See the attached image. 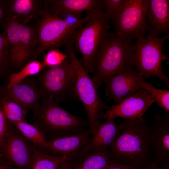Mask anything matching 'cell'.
<instances>
[{"mask_svg": "<svg viewBox=\"0 0 169 169\" xmlns=\"http://www.w3.org/2000/svg\"><path fill=\"white\" fill-rule=\"evenodd\" d=\"M139 169H169V163L164 162L159 164L152 161Z\"/></svg>", "mask_w": 169, "mask_h": 169, "instance_id": "1f68e13d", "label": "cell"}, {"mask_svg": "<svg viewBox=\"0 0 169 169\" xmlns=\"http://www.w3.org/2000/svg\"><path fill=\"white\" fill-rule=\"evenodd\" d=\"M65 45L66 54L71 60L75 70L76 94L79 101L82 102L85 108L92 135L100 122L98 117L100 112L103 110H110L112 106L106 105L100 98L98 87L77 58L74 46L69 39Z\"/></svg>", "mask_w": 169, "mask_h": 169, "instance_id": "52a82bcc", "label": "cell"}, {"mask_svg": "<svg viewBox=\"0 0 169 169\" xmlns=\"http://www.w3.org/2000/svg\"><path fill=\"white\" fill-rule=\"evenodd\" d=\"M123 1V0H103V13L107 20L111 19Z\"/></svg>", "mask_w": 169, "mask_h": 169, "instance_id": "f546056e", "label": "cell"}, {"mask_svg": "<svg viewBox=\"0 0 169 169\" xmlns=\"http://www.w3.org/2000/svg\"><path fill=\"white\" fill-rule=\"evenodd\" d=\"M132 41L115 32L101 42L93 59L91 73L98 88L111 77L135 67Z\"/></svg>", "mask_w": 169, "mask_h": 169, "instance_id": "7a4b0ae2", "label": "cell"}, {"mask_svg": "<svg viewBox=\"0 0 169 169\" xmlns=\"http://www.w3.org/2000/svg\"><path fill=\"white\" fill-rule=\"evenodd\" d=\"M0 104L8 121L12 124L26 121L28 113L17 101L5 92L0 87Z\"/></svg>", "mask_w": 169, "mask_h": 169, "instance_id": "603a6c76", "label": "cell"}, {"mask_svg": "<svg viewBox=\"0 0 169 169\" xmlns=\"http://www.w3.org/2000/svg\"><path fill=\"white\" fill-rule=\"evenodd\" d=\"M114 119L99 122L92 137L82 152L89 153L98 148L108 149L116 140L124 127L123 122L117 123Z\"/></svg>", "mask_w": 169, "mask_h": 169, "instance_id": "e0dca14e", "label": "cell"}, {"mask_svg": "<svg viewBox=\"0 0 169 169\" xmlns=\"http://www.w3.org/2000/svg\"><path fill=\"white\" fill-rule=\"evenodd\" d=\"M9 0H0V26L6 17Z\"/></svg>", "mask_w": 169, "mask_h": 169, "instance_id": "d6a6232c", "label": "cell"}, {"mask_svg": "<svg viewBox=\"0 0 169 169\" xmlns=\"http://www.w3.org/2000/svg\"><path fill=\"white\" fill-rule=\"evenodd\" d=\"M35 147L10 123L0 148V160L17 169H30Z\"/></svg>", "mask_w": 169, "mask_h": 169, "instance_id": "30bf717a", "label": "cell"}, {"mask_svg": "<svg viewBox=\"0 0 169 169\" xmlns=\"http://www.w3.org/2000/svg\"><path fill=\"white\" fill-rule=\"evenodd\" d=\"M69 166L70 169H79L77 168H73V167H71L69 165Z\"/></svg>", "mask_w": 169, "mask_h": 169, "instance_id": "8d00e7d4", "label": "cell"}, {"mask_svg": "<svg viewBox=\"0 0 169 169\" xmlns=\"http://www.w3.org/2000/svg\"><path fill=\"white\" fill-rule=\"evenodd\" d=\"M144 77L136 70L130 68L111 77L105 83V93L108 98L106 103L111 100L117 104L134 94L140 88Z\"/></svg>", "mask_w": 169, "mask_h": 169, "instance_id": "7c38bea8", "label": "cell"}, {"mask_svg": "<svg viewBox=\"0 0 169 169\" xmlns=\"http://www.w3.org/2000/svg\"><path fill=\"white\" fill-rule=\"evenodd\" d=\"M44 8L59 16L72 15L79 18L84 11L103 10V0H43Z\"/></svg>", "mask_w": 169, "mask_h": 169, "instance_id": "9a60e30c", "label": "cell"}, {"mask_svg": "<svg viewBox=\"0 0 169 169\" xmlns=\"http://www.w3.org/2000/svg\"><path fill=\"white\" fill-rule=\"evenodd\" d=\"M20 24L18 22L6 17L1 26L6 35L12 69L16 71L21 69V46L19 35Z\"/></svg>", "mask_w": 169, "mask_h": 169, "instance_id": "ffe728a7", "label": "cell"}, {"mask_svg": "<svg viewBox=\"0 0 169 169\" xmlns=\"http://www.w3.org/2000/svg\"><path fill=\"white\" fill-rule=\"evenodd\" d=\"M44 8L42 0H9L6 17L24 24L32 18H40Z\"/></svg>", "mask_w": 169, "mask_h": 169, "instance_id": "d6986e66", "label": "cell"}, {"mask_svg": "<svg viewBox=\"0 0 169 169\" xmlns=\"http://www.w3.org/2000/svg\"><path fill=\"white\" fill-rule=\"evenodd\" d=\"M151 126L153 161L159 164L169 163V114L157 115Z\"/></svg>", "mask_w": 169, "mask_h": 169, "instance_id": "5bb4252c", "label": "cell"}, {"mask_svg": "<svg viewBox=\"0 0 169 169\" xmlns=\"http://www.w3.org/2000/svg\"><path fill=\"white\" fill-rule=\"evenodd\" d=\"M169 38V34L162 37H146L136 40L134 44V62L136 70L143 77L156 76L168 88L169 79L164 73L162 62L168 57L163 54V45Z\"/></svg>", "mask_w": 169, "mask_h": 169, "instance_id": "ba28073f", "label": "cell"}, {"mask_svg": "<svg viewBox=\"0 0 169 169\" xmlns=\"http://www.w3.org/2000/svg\"><path fill=\"white\" fill-rule=\"evenodd\" d=\"M149 4V0H123L110 20L115 33L131 40L144 38Z\"/></svg>", "mask_w": 169, "mask_h": 169, "instance_id": "9c48e42d", "label": "cell"}, {"mask_svg": "<svg viewBox=\"0 0 169 169\" xmlns=\"http://www.w3.org/2000/svg\"><path fill=\"white\" fill-rule=\"evenodd\" d=\"M140 88L148 91L154 102L169 114V90L155 88L151 84L144 81V79L141 83Z\"/></svg>", "mask_w": 169, "mask_h": 169, "instance_id": "4316f807", "label": "cell"}, {"mask_svg": "<svg viewBox=\"0 0 169 169\" xmlns=\"http://www.w3.org/2000/svg\"><path fill=\"white\" fill-rule=\"evenodd\" d=\"M10 123L6 118L0 104V148Z\"/></svg>", "mask_w": 169, "mask_h": 169, "instance_id": "4dcf8cb0", "label": "cell"}, {"mask_svg": "<svg viewBox=\"0 0 169 169\" xmlns=\"http://www.w3.org/2000/svg\"><path fill=\"white\" fill-rule=\"evenodd\" d=\"M13 124L23 137L36 149L44 152L45 151L48 141L38 127L34 125L28 124L26 121Z\"/></svg>", "mask_w": 169, "mask_h": 169, "instance_id": "d4e9b609", "label": "cell"}, {"mask_svg": "<svg viewBox=\"0 0 169 169\" xmlns=\"http://www.w3.org/2000/svg\"><path fill=\"white\" fill-rule=\"evenodd\" d=\"M5 32L0 33V78L9 77L12 72Z\"/></svg>", "mask_w": 169, "mask_h": 169, "instance_id": "83f0119b", "label": "cell"}, {"mask_svg": "<svg viewBox=\"0 0 169 169\" xmlns=\"http://www.w3.org/2000/svg\"><path fill=\"white\" fill-rule=\"evenodd\" d=\"M70 159L66 155H51L35 148L30 169H63Z\"/></svg>", "mask_w": 169, "mask_h": 169, "instance_id": "cb8c5ba5", "label": "cell"}, {"mask_svg": "<svg viewBox=\"0 0 169 169\" xmlns=\"http://www.w3.org/2000/svg\"><path fill=\"white\" fill-rule=\"evenodd\" d=\"M79 18L71 15L63 18L51 14L44 8L41 17L34 19L38 44V56L46 50L59 49L65 45L70 33L82 27L91 18V13Z\"/></svg>", "mask_w": 169, "mask_h": 169, "instance_id": "277c9868", "label": "cell"}, {"mask_svg": "<svg viewBox=\"0 0 169 169\" xmlns=\"http://www.w3.org/2000/svg\"><path fill=\"white\" fill-rule=\"evenodd\" d=\"M91 17L84 26L73 31L69 38L75 50L80 53V62L85 71L92 73L93 59L102 41L110 33V27L105 18L103 10L91 12Z\"/></svg>", "mask_w": 169, "mask_h": 169, "instance_id": "5b68a950", "label": "cell"}, {"mask_svg": "<svg viewBox=\"0 0 169 169\" xmlns=\"http://www.w3.org/2000/svg\"><path fill=\"white\" fill-rule=\"evenodd\" d=\"M0 169H17L16 167L0 160Z\"/></svg>", "mask_w": 169, "mask_h": 169, "instance_id": "e575fe53", "label": "cell"}, {"mask_svg": "<svg viewBox=\"0 0 169 169\" xmlns=\"http://www.w3.org/2000/svg\"><path fill=\"white\" fill-rule=\"evenodd\" d=\"M63 169H70L69 162Z\"/></svg>", "mask_w": 169, "mask_h": 169, "instance_id": "d590c367", "label": "cell"}, {"mask_svg": "<svg viewBox=\"0 0 169 169\" xmlns=\"http://www.w3.org/2000/svg\"><path fill=\"white\" fill-rule=\"evenodd\" d=\"M36 79L41 99L59 104L67 99L78 101L75 91L76 74L68 57L61 64L44 68Z\"/></svg>", "mask_w": 169, "mask_h": 169, "instance_id": "8992f818", "label": "cell"}, {"mask_svg": "<svg viewBox=\"0 0 169 169\" xmlns=\"http://www.w3.org/2000/svg\"><path fill=\"white\" fill-rule=\"evenodd\" d=\"M124 127L113 145L107 150L114 163L140 166L151 162V128L142 117L125 119Z\"/></svg>", "mask_w": 169, "mask_h": 169, "instance_id": "6da1fadb", "label": "cell"}, {"mask_svg": "<svg viewBox=\"0 0 169 169\" xmlns=\"http://www.w3.org/2000/svg\"><path fill=\"white\" fill-rule=\"evenodd\" d=\"M154 102L150 92L139 89L134 94L121 101L104 114H100L99 120L114 119L116 117L134 119L142 117L149 107Z\"/></svg>", "mask_w": 169, "mask_h": 169, "instance_id": "8fae6325", "label": "cell"}, {"mask_svg": "<svg viewBox=\"0 0 169 169\" xmlns=\"http://www.w3.org/2000/svg\"><path fill=\"white\" fill-rule=\"evenodd\" d=\"M146 21L147 31L151 36L169 34V0H149Z\"/></svg>", "mask_w": 169, "mask_h": 169, "instance_id": "ac0fdd59", "label": "cell"}, {"mask_svg": "<svg viewBox=\"0 0 169 169\" xmlns=\"http://www.w3.org/2000/svg\"><path fill=\"white\" fill-rule=\"evenodd\" d=\"M50 99H41L40 105L33 111V125L47 141L73 136L90 128L88 120L72 114Z\"/></svg>", "mask_w": 169, "mask_h": 169, "instance_id": "3957f363", "label": "cell"}, {"mask_svg": "<svg viewBox=\"0 0 169 169\" xmlns=\"http://www.w3.org/2000/svg\"><path fill=\"white\" fill-rule=\"evenodd\" d=\"M108 149L98 148L87 153L78 161H72L71 167L79 169H105L113 163L110 160Z\"/></svg>", "mask_w": 169, "mask_h": 169, "instance_id": "7402d4cb", "label": "cell"}, {"mask_svg": "<svg viewBox=\"0 0 169 169\" xmlns=\"http://www.w3.org/2000/svg\"><path fill=\"white\" fill-rule=\"evenodd\" d=\"M19 35L21 69L29 62L36 60L38 57V44L35 24H21L19 28Z\"/></svg>", "mask_w": 169, "mask_h": 169, "instance_id": "44dd1931", "label": "cell"}, {"mask_svg": "<svg viewBox=\"0 0 169 169\" xmlns=\"http://www.w3.org/2000/svg\"><path fill=\"white\" fill-rule=\"evenodd\" d=\"M8 95L13 98L29 112L40 105L41 95L36 79L28 77L20 83L9 88H1Z\"/></svg>", "mask_w": 169, "mask_h": 169, "instance_id": "2e32d148", "label": "cell"}, {"mask_svg": "<svg viewBox=\"0 0 169 169\" xmlns=\"http://www.w3.org/2000/svg\"><path fill=\"white\" fill-rule=\"evenodd\" d=\"M142 166L134 165L113 163L105 169H139Z\"/></svg>", "mask_w": 169, "mask_h": 169, "instance_id": "836d02e7", "label": "cell"}, {"mask_svg": "<svg viewBox=\"0 0 169 169\" xmlns=\"http://www.w3.org/2000/svg\"><path fill=\"white\" fill-rule=\"evenodd\" d=\"M44 69L42 62L36 60L31 61L18 71L11 73L5 87L9 88L17 84L28 77L39 74Z\"/></svg>", "mask_w": 169, "mask_h": 169, "instance_id": "484cf974", "label": "cell"}, {"mask_svg": "<svg viewBox=\"0 0 169 169\" xmlns=\"http://www.w3.org/2000/svg\"><path fill=\"white\" fill-rule=\"evenodd\" d=\"M68 57L59 49H51L47 53L42 62L44 68L51 67L62 64Z\"/></svg>", "mask_w": 169, "mask_h": 169, "instance_id": "f1b7e54d", "label": "cell"}, {"mask_svg": "<svg viewBox=\"0 0 169 169\" xmlns=\"http://www.w3.org/2000/svg\"><path fill=\"white\" fill-rule=\"evenodd\" d=\"M92 136L89 128L73 136L48 141L44 152L53 156L66 155L72 160H78L86 153L82 150Z\"/></svg>", "mask_w": 169, "mask_h": 169, "instance_id": "4fadbf2b", "label": "cell"}]
</instances>
